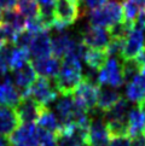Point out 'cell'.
<instances>
[{"instance_id":"obj_44","label":"cell","mask_w":145,"mask_h":146,"mask_svg":"<svg viewBox=\"0 0 145 146\" xmlns=\"http://www.w3.org/2000/svg\"><path fill=\"white\" fill-rule=\"evenodd\" d=\"M81 146H84V145H81Z\"/></svg>"},{"instance_id":"obj_26","label":"cell","mask_w":145,"mask_h":146,"mask_svg":"<svg viewBox=\"0 0 145 146\" xmlns=\"http://www.w3.org/2000/svg\"><path fill=\"white\" fill-rule=\"evenodd\" d=\"M121 69H122L123 82L128 83V82H131L134 77H137L140 74L142 65L138 63L137 59H127V60L122 62Z\"/></svg>"},{"instance_id":"obj_22","label":"cell","mask_w":145,"mask_h":146,"mask_svg":"<svg viewBox=\"0 0 145 146\" xmlns=\"http://www.w3.org/2000/svg\"><path fill=\"white\" fill-rule=\"evenodd\" d=\"M128 127H129V137H134L139 133H144L145 129V117L139 108H133L129 110L127 117Z\"/></svg>"},{"instance_id":"obj_16","label":"cell","mask_w":145,"mask_h":146,"mask_svg":"<svg viewBox=\"0 0 145 146\" xmlns=\"http://www.w3.org/2000/svg\"><path fill=\"white\" fill-rule=\"evenodd\" d=\"M21 99H22V94L18 88L15 86L11 79H9L7 75H5L3 83H0V105L15 108Z\"/></svg>"},{"instance_id":"obj_35","label":"cell","mask_w":145,"mask_h":146,"mask_svg":"<svg viewBox=\"0 0 145 146\" xmlns=\"http://www.w3.org/2000/svg\"><path fill=\"white\" fill-rule=\"evenodd\" d=\"M108 1L109 0H79L82 16H85L86 15V10L92 11V10L99 9V7L103 6V5H105Z\"/></svg>"},{"instance_id":"obj_14","label":"cell","mask_w":145,"mask_h":146,"mask_svg":"<svg viewBox=\"0 0 145 146\" xmlns=\"http://www.w3.org/2000/svg\"><path fill=\"white\" fill-rule=\"evenodd\" d=\"M19 124L21 121L15 108L0 105V135L7 138Z\"/></svg>"},{"instance_id":"obj_19","label":"cell","mask_w":145,"mask_h":146,"mask_svg":"<svg viewBox=\"0 0 145 146\" xmlns=\"http://www.w3.org/2000/svg\"><path fill=\"white\" fill-rule=\"evenodd\" d=\"M86 65L88 68H92L94 70H100L106 60L109 59V56L106 53L105 48H90L87 47L84 58Z\"/></svg>"},{"instance_id":"obj_8","label":"cell","mask_w":145,"mask_h":146,"mask_svg":"<svg viewBox=\"0 0 145 146\" xmlns=\"http://www.w3.org/2000/svg\"><path fill=\"white\" fill-rule=\"evenodd\" d=\"M7 139L10 146H39L38 132L34 123H21Z\"/></svg>"},{"instance_id":"obj_7","label":"cell","mask_w":145,"mask_h":146,"mask_svg":"<svg viewBox=\"0 0 145 146\" xmlns=\"http://www.w3.org/2000/svg\"><path fill=\"white\" fill-rule=\"evenodd\" d=\"M98 91H99V86L98 85H94V83L82 79L81 82L76 86L74 93H72V96H74L72 98H74V100L77 104L82 105L90 112L93 109H96Z\"/></svg>"},{"instance_id":"obj_15","label":"cell","mask_w":145,"mask_h":146,"mask_svg":"<svg viewBox=\"0 0 145 146\" xmlns=\"http://www.w3.org/2000/svg\"><path fill=\"white\" fill-rule=\"evenodd\" d=\"M56 116L61 123V128L72 122L74 118V99L71 96H62L55 105Z\"/></svg>"},{"instance_id":"obj_28","label":"cell","mask_w":145,"mask_h":146,"mask_svg":"<svg viewBox=\"0 0 145 146\" xmlns=\"http://www.w3.org/2000/svg\"><path fill=\"white\" fill-rule=\"evenodd\" d=\"M133 28V23L127 22V21H121L115 24H112L111 27H109L108 30L110 33L111 38H117V39H126L127 35Z\"/></svg>"},{"instance_id":"obj_9","label":"cell","mask_w":145,"mask_h":146,"mask_svg":"<svg viewBox=\"0 0 145 146\" xmlns=\"http://www.w3.org/2000/svg\"><path fill=\"white\" fill-rule=\"evenodd\" d=\"M81 41L90 48H105L110 42L111 36L108 28L87 25L81 30Z\"/></svg>"},{"instance_id":"obj_17","label":"cell","mask_w":145,"mask_h":146,"mask_svg":"<svg viewBox=\"0 0 145 146\" xmlns=\"http://www.w3.org/2000/svg\"><path fill=\"white\" fill-rule=\"evenodd\" d=\"M120 98H121V94L115 90V88H111V87H109V86L99 87L96 108L98 109V110H100L102 112H105Z\"/></svg>"},{"instance_id":"obj_43","label":"cell","mask_w":145,"mask_h":146,"mask_svg":"<svg viewBox=\"0 0 145 146\" xmlns=\"http://www.w3.org/2000/svg\"><path fill=\"white\" fill-rule=\"evenodd\" d=\"M75 1H77V3H79V0H75Z\"/></svg>"},{"instance_id":"obj_36","label":"cell","mask_w":145,"mask_h":146,"mask_svg":"<svg viewBox=\"0 0 145 146\" xmlns=\"http://www.w3.org/2000/svg\"><path fill=\"white\" fill-rule=\"evenodd\" d=\"M129 141H131V137L129 135H125V137H114L110 139L108 146H129Z\"/></svg>"},{"instance_id":"obj_40","label":"cell","mask_w":145,"mask_h":146,"mask_svg":"<svg viewBox=\"0 0 145 146\" xmlns=\"http://www.w3.org/2000/svg\"><path fill=\"white\" fill-rule=\"evenodd\" d=\"M134 1L137 3L140 12H145V0H134Z\"/></svg>"},{"instance_id":"obj_33","label":"cell","mask_w":145,"mask_h":146,"mask_svg":"<svg viewBox=\"0 0 145 146\" xmlns=\"http://www.w3.org/2000/svg\"><path fill=\"white\" fill-rule=\"evenodd\" d=\"M55 140L57 146H81L79 141L64 128H61L55 134Z\"/></svg>"},{"instance_id":"obj_29","label":"cell","mask_w":145,"mask_h":146,"mask_svg":"<svg viewBox=\"0 0 145 146\" xmlns=\"http://www.w3.org/2000/svg\"><path fill=\"white\" fill-rule=\"evenodd\" d=\"M122 13H123V19L127 21V22L134 23L140 13V10H139L137 3L134 0H122Z\"/></svg>"},{"instance_id":"obj_25","label":"cell","mask_w":145,"mask_h":146,"mask_svg":"<svg viewBox=\"0 0 145 146\" xmlns=\"http://www.w3.org/2000/svg\"><path fill=\"white\" fill-rule=\"evenodd\" d=\"M16 7L17 11L27 21L34 19L39 16L40 7L35 0H17Z\"/></svg>"},{"instance_id":"obj_38","label":"cell","mask_w":145,"mask_h":146,"mask_svg":"<svg viewBox=\"0 0 145 146\" xmlns=\"http://www.w3.org/2000/svg\"><path fill=\"white\" fill-rule=\"evenodd\" d=\"M16 1L17 0H0V10H12L16 6Z\"/></svg>"},{"instance_id":"obj_5","label":"cell","mask_w":145,"mask_h":146,"mask_svg":"<svg viewBox=\"0 0 145 146\" xmlns=\"http://www.w3.org/2000/svg\"><path fill=\"white\" fill-rule=\"evenodd\" d=\"M53 12L57 22L64 24L65 27L74 24L76 19L82 17L80 4L75 0H56Z\"/></svg>"},{"instance_id":"obj_32","label":"cell","mask_w":145,"mask_h":146,"mask_svg":"<svg viewBox=\"0 0 145 146\" xmlns=\"http://www.w3.org/2000/svg\"><path fill=\"white\" fill-rule=\"evenodd\" d=\"M33 36H34V33H32L29 29L24 28L23 30L16 33L12 45L15 46V47H17V48L28 50L29 45H30V42H32V40H33Z\"/></svg>"},{"instance_id":"obj_42","label":"cell","mask_w":145,"mask_h":146,"mask_svg":"<svg viewBox=\"0 0 145 146\" xmlns=\"http://www.w3.org/2000/svg\"><path fill=\"white\" fill-rule=\"evenodd\" d=\"M3 23V13H1V10H0V24Z\"/></svg>"},{"instance_id":"obj_4","label":"cell","mask_w":145,"mask_h":146,"mask_svg":"<svg viewBox=\"0 0 145 146\" xmlns=\"http://www.w3.org/2000/svg\"><path fill=\"white\" fill-rule=\"evenodd\" d=\"M98 81L99 85L109 86L111 88H120L123 83V77H122V69H121V63L118 58L115 57H109L104 66L99 70L98 74Z\"/></svg>"},{"instance_id":"obj_2","label":"cell","mask_w":145,"mask_h":146,"mask_svg":"<svg viewBox=\"0 0 145 146\" xmlns=\"http://www.w3.org/2000/svg\"><path fill=\"white\" fill-rule=\"evenodd\" d=\"M88 21L91 25L102 28H109L112 24L123 21L121 3L110 0L102 7L92 10L88 13Z\"/></svg>"},{"instance_id":"obj_34","label":"cell","mask_w":145,"mask_h":146,"mask_svg":"<svg viewBox=\"0 0 145 146\" xmlns=\"http://www.w3.org/2000/svg\"><path fill=\"white\" fill-rule=\"evenodd\" d=\"M123 44H125V39H117V38H111L110 42L105 47V51L109 57H120L121 58V53L123 50Z\"/></svg>"},{"instance_id":"obj_10","label":"cell","mask_w":145,"mask_h":146,"mask_svg":"<svg viewBox=\"0 0 145 146\" xmlns=\"http://www.w3.org/2000/svg\"><path fill=\"white\" fill-rule=\"evenodd\" d=\"M43 108L44 106L35 102L33 98L24 96L15 106V110L18 115L21 123H34L38 119Z\"/></svg>"},{"instance_id":"obj_27","label":"cell","mask_w":145,"mask_h":146,"mask_svg":"<svg viewBox=\"0 0 145 146\" xmlns=\"http://www.w3.org/2000/svg\"><path fill=\"white\" fill-rule=\"evenodd\" d=\"M105 123L110 138L129 135V127L127 119H112V121H105Z\"/></svg>"},{"instance_id":"obj_20","label":"cell","mask_w":145,"mask_h":146,"mask_svg":"<svg viewBox=\"0 0 145 146\" xmlns=\"http://www.w3.org/2000/svg\"><path fill=\"white\" fill-rule=\"evenodd\" d=\"M72 36L67 33V32H62L56 34L52 39H51V50H52V54L57 58H63L65 56L67 51H68L69 46L72 41Z\"/></svg>"},{"instance_id":"obj_13","label":"cell","mask_w":145,"mask_h":146,"mask_svg":"<svg viewBox=\"0 0 145 146\" xmlns=\"http://www.w3.org/2000/svg\"><path fill=\"white\" fill-rule=\"evenodd\" d=\"M12 74H13L15 86L18 88V91L21 92L22 97H24L28 91V88L32 86V83L36 79V74L33 69L32 63H30V62L24 63L22 66L12 70Z\"/></svg>"},{"instance_id":"obj_24","label":"cell","mask_w":145,"mask_h":146,"mask_svg":"<svg viewBox=\"0 0 145 146\" xmlns=\"http://www.w3.org/2000/svg\"><path fill=\"white\" fill-rule=\"evenodd\" d=\"M3 23L11 27L15 32H21L25 28L27 19L21 15L17 10H6L3 13Z\"/></svg>"},{"instance_id":"obj_41","label":"cell","mask_w":145,"mask_h":146,"mask_svg":"<svg viewBox=\"0 0 145 146\" xmlns=\"http://www.w3.org/2000/svg\"><path fill=\"white\" fill-rule=\"evenodd\" d=\"M0 146H10V143H9V139L4 135H0Z\"/></svg>"},{"instance_id":"obj_12","label":"cell","mask_w":145,"mask_h":146,"mask_svg":"<svg viewBox=\"0 0 145 146\" xmlns=\"http://www.w3.org/2000/svg\"><path fill=\"white\" fill-rule=\"evenodd\" d=\"M29 56L33 58H44L49 57L52 53L51 50V36L50 30H43L34 34L33 40L28 47Z\"/></svg>"},{"instance_id":"obj_6","label":"cell","mask_w":145,"mask_h":146,"mask_svg":"<svg viewBox=\"0 0 145 146\" xmlns=\"http://www.w3.org/2000/svg\"><path fill=\"white\" fill-rule=\"evenodd\" d=\"M144 28L138 27V25L133 24L132 30L127 35L125 39V44H123V50L121 53V59H136L137 57L142 53L144 48Z\"/></svg>"},{"instance_id":"obj_23","label":"cell","mask_w":145,"mask_h":146,"mask_svg":"<svg viewBox=\"0 0 145 146\" xmlns=\"http://www.w3.org/2000/svg\"><path fill=\"white\" fill-rule=\"evenodd\" d=\"M145 98V87L140 80V76H137L127 83L126 86V99L128 102L138 103Z\"/></svg>"},{"instance_id":"obj_37","label":"cell","mask_w":145,"mask_h":146,"mask_svg":"<svg viewBox=\"0 0 145 146\" xmlns=\"http://www.w3.org/2000/svg\"><path fill=\"white\" fill-rule=\"evenodd\" d=\"M129 146H145V133H139L132 137Z\"/></svg>"},{"instance_id":"obj_21","label":"cell","mask_w":145,"mask_h":146,"mask_svg":"<svg viewBox=\"0 0 145 146\" xmlns=\"http://www.w3.org/2000/svg\"><path fill=\"white\" fill-rule=\"evenodd\" d=\"M129 102L125 98H120L114 105L103 112V117L105 121H112V119H127L129 113Z\"/></svg>"},{"instance_id":"obj_3","label":"cell","mask_w":145,"mask_h":146,"mask_svg":"<svg viewBox=\"0 0 145 146\" xmlns=\"http://www.w3.org/2000/svg\"><path fill=\"white\" fill-rule=\"evenodd\" d=\"M25 96L33 98L40 105L50 106L51 103L56 102L57 97H58V92H57L56 87L51 83L49 79L39 76V79H35V81L32 83V86L28 88Z\"/></svg>"},{"instance_id":"obj_11","label":"cell","mask_w":145,"mask_h":146,"mask_svg":"<svg viewBox=\"0 0 145 146\" xmlns=\"http://www.w3.org/2000/svg\"><path fill=\"white\" fill-rule=\"evenodd\" d=\"M30 63L33 65L35 74H38L40 77L51 80L58 75L62 65V59L55 56H49L44 57V58H35Z\"/></svg>"},{"instance_id":"obj_39","label":"cell","mask_w":145,"mask_h":146,"mask_svg":"<svg viewBox=\"0 0 145 146\" xmlns=\"http://www.w3.org/2000/svg\"><path fill=\"white\" fill-rule=\"evenodd\" d=\"M41 7H53L56 0H35Z\"/></svg>"},{"instance_id":"obj_18","label":"cell","mask_w":145,"mask_h":146,"mask_svg":"<svg viewBox=\"0 0 145 146\" xmlns=\"http://www.w3.org/2000/svg\"><path fill=\"white\" fill-rule=\"evenodd\" d=\"M36 123H38L39 127L52 133L53 135L61 129V123L58 121V118H57L56 113L49 106H44L41 109V112L39 115L38 119H36Z\"/></svg>"},{"instance_id":"obj_1","label":"cell","mask_w":145,"mask_h":146,"mask_svg":"<svg viewBox=\"0 0 145 146\" xmlns=\"http://www.w3.org/2000/svg\"><path fill=\"white\" fill-rule=\"evenodd\" d=\"M82 80V68L79 59L64 57L58 75L55 77V87L61 96H72L76 86Z\"/></svg>"},{"instance_id":"obj_31","label":"cell","mask_w":145,"mask_h":146,"mask_svg":"<svg viewBox=\"0 0 145 146\" xmlns=\"http://www.w3.org/2000/svg\"><path fill=\"white\" fill-rule=\"evenodd\" d=\"M12 44H4L0 47V75L5 76L10 71V59H11Z\"/></svg>"},{"instance_id":"obj_30","label":"cell","mask_w":145,"mask_h":146,"mask_svg":"<svg viewBox=\"0 0 145 146\" xmlns=\"http://www.w3.org/2000/svg\"><path fill=\"white\" fill-rule=\"evenodd\" d=\"M29 52L25 48H12L11 59H10V70H15L29 62Z\"/></svg>"}]
</instances>
